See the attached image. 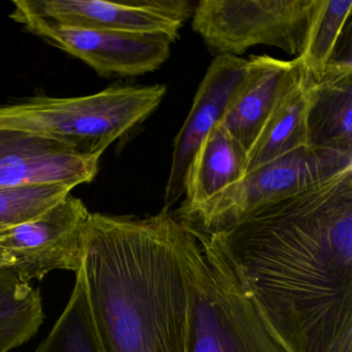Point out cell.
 <instances>
[{"label":"cell","instance_id":"4","mask_svg":"<svg viewBox=\"0 0 352 352\" xmlns=\"http://www.w3.org/2000/svg\"><path fill=\"white\" fill-rule=\"evenodd\" d=\"M192 232L199 248L191 296L188 352H289L267 324L215 236Z\"/></svg>","mask_w":352,"mask_h":352},{"label":"cell","instance_id":"12","mask_svg":"<svg viewBox=\"0 0 352 352\" xmlns=\"http://www.w3.org/2000/svg\"><path fill=\"white\" fill-rule=\"evenodd\" d=\"M314 85L300 59H292L275 104L247 154L246 174L308 146L307 116Z\"/></svg>","mask_w":352,"mask_h":352},{"label":"cell","instance_id":"2","mask_svg":"<svg viewBox=\"0 0 352 352\" xmlns=\"http://www.w3.org/2000/svg\"><path fill=\"white\" fill-rule=\"evenodd\" d=\"M199 248L170 211L90 213L82 269L102 352H188Z\"/></svg>","mask_w":352,"mask_h":352},{"label":"cell","instance_id":"11","mask_svg":"<svg viewBox=\"0 0 352 352\" xmlns=\"http://www.w3.org/2000/svg\"><path fill=\"white\" fill-rule=\"evenodd\" d=\"M98 164L44 135L0 127V188L47 183L75 188L96 179Z\"/></svg>","mask_w":352,"mask_h":352},{"label":"cell","instance_id":"1","mask_svg":"<svg viewBox=\"0 0 352 352\" xmlns=\"http://www.w3.org/2000/svg\"><path fill=\"white\" fill-rule=\"evenodd\" d=\"M210 234L289 352H352V170Z\"/></svg>","mask_w":352,"mask_h":352},{"label":"cell","instance_id":"5","mask_svg":"<svg viewBox=\"0 0 352 352\" xmlns=\"http://www.w3.org/2000/svg\"><path fill=\"white\" fill-rule=\"evenodd\" d=\"M352 170V154L305 146L247 173L201 205L178 208L175 217L190 230L221 232L257 210Z\"/></svg>","mask_w":352,"mask_h":352},{"label":"cell","instance_id":"20","mask_svg":"<svg viewBox=\"0 0 352 352\" xmlns=\"http://www.w3.org/2000/svg\"><path fill=\"white\" fill-rule=\"evenodd\" d=\"M14 263H15L14 257L7 250L0 247V269L12 267Z\"/></svg>","mask_w":352,"mask_h":352},{"label":"cell","instance_id":"6","mask_svg":"<svg viewBox=\"0 0 352 352\" xmlns=\"http://www.w3.org/2000/svg\"><path fill=\"white\" fill-rule=\"evenodd\" d=\"M318 0H201L192 28L218 55L238 57L251 47H276L298 57Z\"/></svg>","mask_w":352,"mask_h":352},{"label":"cell","instance_id":"13","mask_svg":"<svg viewBox=\"0 0 352 352\" xmlns=\"http://www.w3.org/2000/svg\"><path fill=\"white\" fill-rule=\"evenodd\" d=\"M310 147L352 154L351 58H333L315 82L307 116Z\"/></svg>","mask_w":352,"mask_h":352},{"label":"cell","instance_id":"10","mask_svg":"<svg viewBox=\"0 0 352 352\" xmlns=\"http://www.w3.org/2000/svg\"><path fill=\"white\" fill-rule=\"evenodd\" d=\"M248 60L230 55H218L212 61L193 98L190 112L175 138L162 211H170L184 195L191 162L208 133L223 118L246 78Z\"/></svg>","mask_w":352,"mask_h":352},{"label":"cell","instance_id":"7","mask_svg":"<svg viewBox=\"0 0 352 352\" xmlns=\"http://www.w3.org/2000/svg\"><path fill=\"white\" fill-rule=\"evenodd\" d=\"M14 10L63 28L164 36L175 42L197 3L188 0H15Z\"/></svg>","mask_w":352,"mask_h":352},{"label":"cell","instance_id":"17","mask_svg":"<svg viewBox=\"0 0 352 352\" xmlns=\"http://www.w3.org/2000/svg\"><path fill=\"white\" fill-rule=\"evenodd\" d=\"M76 276L75 288L67 308L36 352H102L90 309L83 269Z\"/></svg>","mask_w":352,"mask_h":352},{"label":"cell","instance_id":"9","mask_svg":"<svg viewBox=\"0 0 352 352\" xmlns=\"http://www.w3.org/2000/svg\"><path fill=\"white\" fill-rule=\"evenodd\" d=\"M10 18L102 77L133 78L157 71L170 55L164 36L63 28L13 10Z\"/></svg>","mask_w":352,"mask_h":352},{"label":"cell","instance_id":"18","mask_svg":"<svg viewBox=\"0 0 352 352\" xmlns=\"http://www.w3.org/2000/svg\"><path fill=\"white\" fill-rule=\"evenodd\" d=\"M352 11V0H318L306 46L298 58L319 81L333 60L336 47Z\"/></svg>","mask_w":352,"mask_h":352},{"label":"cell","instance_id":"8","mask_svg":"<svg viewBox=\"0 0 352 352\" xmlns=\"http://www.w3.org/2000/svg\"><path fill=\"white\" fill-rule=\"evenodd\" d=\"M90 213L71 193L36 219L0 234V247L15 259L14 271L24 283L42 280L55 270L79 273L83 267Z\"/></svg>","mask_w":352,"mask_h":352},{"label":"cell","instance_id":"16","mask_svg":"<svg viewBox=\"0 0 352 352\" xmlns=\"http://www.w3.org/2000/svg\"><path fill=\"white\" fill-rule=\"evenodd\" d=\"M44 318L40 290L22 282L13 267L0 269V352L30 341Z\"/></svg>","mask_w":352,"mask_h":352},{"label":"cell","instance_id":"3","mask_svg":"<svg viewBox=\"0 0 352 352\" xmlns=\"http://www.w3.org/2000/svg\"><path fill=\"white\" fill-rule=\"evenodd\" d=\"M164 85H113L92 96H36L0 106V127L44 135L78 155L100 160L107 148L160 107Z\"/></svg>","mask_w":352,"mask_h":352},{"label":"cell","instance_id":"19","mask_svg":"<svg viewBox=\"0 0 352 352\" xmlns=\"http://www.w3.org/2000/svg\"><path fill=\"white\" fill-rule=\"evenodd\" d=\"M73 189L74 187L60 183L0 188V234L36 219Z\"/></svg>","mask_w":352,"mask_h":352},{"label":"cell","instance_id":"15","mask_svg":"<svg viewBox=\"0 0 352 352\" xmlns=\"http://www.w3.org/2000/svg\"><path fill=\"white\" fill-rule=\"evenodd\" d=\"M246 153L220 125H215L191 162L180 208L201 205L234 185L246 175Z\"/></svg>","mask_w":352,"mask_h":352},{"label":"cell","instance_id":"14","mask_svg":"<svg viewBox=\"0 0 352 352\" xmlns=\"http://www.w3.org/2000/svg\"><path fill=\"white\" fill-rule=\"evenodd\" d=\"M290 67L292 60L269 55L251 56L248 60L246 78L218 123L246 155L275 104Z\"/></svg>","mask_w":352,"mask_h":352}]
</instances>
